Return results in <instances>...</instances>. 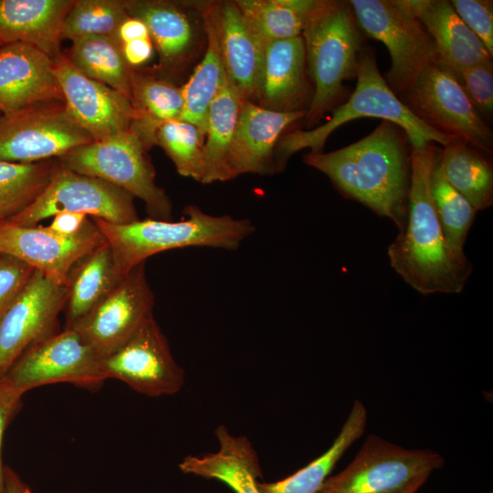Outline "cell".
<instances>
[{"label":"cell","instance_id":"6da1fadb","mask_svg":"<svg viewBox=\"0 0 493 493\" xmlns=\"http://www.w3.org/2000/svg\"><path fill=\"white\" fill-rule=\"evenodd\" d=\"M402 131L382 121L362 140L330 152H309L303 161L326 174L344 196L389 218L401 232L407 219L411 172Z\"/></svg>","mask_w":493,"mask_h":493},{"label":"cell","instance_id":"7a4b0ae2","mask_svg":"<svg viewBox=\"0 0 493 493\" xmlns=\"http://www.w3.org/2000/svg\"><path fill=\"white\" fill-rule=\"evenodd\" d=\"M437 150H412L406 224L387 249L393 270L424 295L460 293L472 272L468 258L448 248L434 205L430 176Z\"/></svg>","mask_w":493,"mask_h":493},{"label":"cell","instance_id":"3957f363","mask_svg":"<svg viewBox=\"0 0 493 493\" xmlns=\"http://www.w3.org/2000/svg\"><path fill=\"white\" fill-rule=\"evenodd\" d=\"M184 213L186 218L181 221L147 218L115 224L91 219L110 247L121 276L145 263L148 257L171 249L200 246L235 250L255 232L248 219L212 215L196 205H188Z\"/></svg>","mask_w":493,"mask_h":493},{"label":"cell","instance_id":"277c9868","mask_svg":"<svg viewBox=\"0 0 493 493\" xmlns=\"http://www.w3.org/2000/svg\"><path fill=\"white\" fill-rule=\"evenodd\" d=\"M357 83L349 100L336 108L325 123L310 130H296L278 140L274 155L275 171L282 170L288 159L303 149L321 152L329 136L340 126L363 117L394 123L405 133L413 149L432 142L446 146L451 140L417 118L397 97L381 75L374 54L362 48L358 56Z\"/></svg>","mask_w":493,"mask_h":493},{"label":"cell","instance_id":"5b68a950","mask_svg":"<svg viewBox=\"0 0 493 493\" xmlns=\"http://www.w3.org/2000/svg\"><path fill=\"white\" fill-rule=\"evenodd\" d=\"M301 37L314 83L305 116L312 125L342 96L343 82L356 77L362 37L349 1L323 0L308 18Z\"/></svg>","mask_w":493,"mask_h":493},{"label":"cell","instance_id":"8992f818","mask_svg":"<svg viewBox=\"0 0 493 493\" xmlns=\"http://www.w3.org/2000/svg\"><path fill=\"white\" fill-rule=\"evenodd\" d=\"M151 147L131 127L106 141L79 146L58 158L62 166L114 184L142 200L151 218L172 221L173 205L155 183Z\"/></svg>","mask_w":493,"mask_h":493},{"label":"cell","instance_id":"52a82bcc","mask_svg":"<svg viewBox=\"0 0 493 493\" xmlns=\"http://www.w3.org/2000/svg\"><path fill=\"white\" fill-rule=\"evenodd\" d=\"M444 465L435 451L407 449L371 434L352 461L329 476L318 493H405L420 488Z\"/></svg>","mask_w":493,"mask_h":493},{"label":"cell","instance_id":"ba28073f","mask_svg":"<svg viewBox=\"0 0 493 493\" xmlns=\"http://www.w3.org/2000/svg\"><path fill=\"white\" fill-rule=\"evenodd\" d=\"M349 2L358 26L387 47L392 65L385 80L395 94H404L427 67L440 63L431 37L400 0Z\"/></svg>","mask_w":493,"mask_h":493},{"label":"cell","instance_id":"9c48e42d","mask_svg":"<svg viewBox=\"0 0 493 493\" xmlns=\"http://www.w3.org/2000/svg\"><path fill=\"white\" fill-rule=\"evenodd\" d=\"M411 111L450 140L492 153V131L455 76L440 66L427 67L400 96Z\"/></svg>","mask_w":493,"mask_h":493},{"label":"cell","instance_id":"30bf717a","mask_svg":"<svg viewBox=\"0 0 493 493\" xmlns=\"http://www.w3.org/2000/svg\"><path fill=\"white\" fill-rule=\"evenodd\" d=\"M93 142L64 101L37 103L0 118V161L32 163L60 158Z\"/></svg>","mask_w":493,"mask_h":493},{"label":"cell","instance_id":"8fae6325","mask_svg":"<svg viewBox=\"0 0 493 493\" xmlns=\"http://www.w3.org/2000/svg\"><path fill=\"white\" fill-rule=\"evenodd\" d=\"M102 358L76 330L65 328L29 347L5 378L24 394L57 383L94 390L106 381L101 370Z\"/></svg>","mask_w":493,"mask_h":493},{"label":"cell","instance_id":"7c38bea8","mask_svg":"<svg viewBox=\"0 0 493 493\" xmlns=\"http://www.w3.org/2000/svg\"><path fill=\"white\" fill-rule=\"evenodd\" d=\"M62 212L83 213L115 224L139 220L131 194L104 180L76 173L60 163L37 199L5 223L36 226Z\"/></svg>","mask_w":493,"mask_h":493},{"label":"cell","instance_id":"4fadbf2b","mask_svg":"<svg viewBox=\"0 0 493 493\" xmlns=\"http://www.w3.org/2000/svg\"><path fill=\"white\" fill-rule=\"evenodd\" d=\"M101 370L106 380L117 379L151 397L174 394L184 383V371L153 315L102 358Z\"/></svg>","mask_w":493,"mask_h":493},{"label":"cell","instance_id":"5bb4252c","mask_svg":"<svg viewBox=\"0 0 493 493\" xmlns=\"http://www.w3.org/2000/svg\"><path fill=\"white\" fill-rule=\"evenodd\" d=\"M105 243L90 218L81 231L70 236L48 226L0 224V254L21 260L61 286H68L71 270L80 259Z\"/></svg>","mask_w":493,"mask_h":493},{"label":"cell","instance_id":"9a60e30c","mask_svg":"<svg viewBox=\"0 0 493 493\" xmlns=\"http://www.w3.org/2000/svg\"><path fill=\"white\" fill-rule=\"evenodd\" d=\"M154 295L147 281L145 263L136 266L71 329L101 356L125 341L152 314Z\"/></svg>","mask_w":493,"mask_h":493},{"label":"cell","instance_id":"2e32d148","mask_svg":"<svg viewBox=\"0 0 493 493\" xmlns=\"http://www.w3.org/2000/svg\"><path fill=\"white\" fill-rule=\"evenodd\" d=\"M67 297L68 286L34 270L0 320V380L29 347L55 333Z\"/></svg>","mask_w":493,"mask_h":493},{"label":"cell","instance_id":"e0dca14e","mask_svg":"<svg viewBox=\"0 0 493 493\" xmlns=\"http://www.w3.org/2000/svg\"><path fill=\"white\" fill-rule=\"evenodd\" d=\"M54 70L67 110L95 142L109 140L130 130L137 112L127 96L85 76L66 54L60 53L54 58Z\"/></svg>","mask_w":493,"mask_h":493},{"label":"cell","instance_id":"ac0fdd59","mask_svg":"<svg viewBox=\"0 0 493 493\" xmlns=\"http://www.w3.org/2000/svg\"><path fill=\"white\" fill-rule=\"evenodd\" d=\"M52 100L64 101L54 70V58L25 43L2 46L0 112L7 115Z\"/></svg>","mask_w":493,"mask_h":493},{"label":"cell","instance_id":"d6986e66","mask_svg":"<svg viewBox=\"0 0 493 493\" xmlns=\"http://www.w3.org/2000/svg\"><path fill=\"white\" fill-rule=\"evenodd\" d=\"M305 116L306 110H273L244 100L229 151L230 179L275 171V148L281 133Z\"/></svg>","mask_w":493,"mask_h":493},{"label":"cell","instance_id":"ffe728a7","mask_svg":"<svg viewBox=\"0 0 493 493\" xmlns=\"http://www.w3.org/2000/svg\"><path fill=\"white\" fill-rule=\"evenodd\" d=\"M400 3L422 24L435 44L439 65L456 79L465 68L491 62L492 56L449 1L400 0Z\"/></svg>","mask_w":493,"mask_h":493},{"label":"cell","instance_id":"44dd1931","mask_svg":"<svg viewBox=\"0 0 493 493\" xmlns=\"http://www.w3.org/2000/svg\"><path fill=\"white\" fill-rule=\"evenodd\" d=\"M75 0H0V45L25 43L55 58Z\"/></svg>","mask_w":493,"mask_h":493},{"label":"cell","instance_id":"7402d4cb","mask_svg":"<svg viewBox=\"0 0 493 493\" xmlns=\"http://www.w3.org/2000/svg\"><path fill=\"white\" fill-rule=\"evenodd\" d=\"M306 56L301 36L267 42L256 96L273 110L296 111L305 94Z\"/></svg>","mask_w":493,"mask_h":493},{"label":"cell","instance_id":"603a6c76","mask_svg":"<svg viewBox=\"0 0 493 493\" xmlns=\"http://www.w3.org/2000/svg\"><path fill=\"white\" fill-rule=\"evenodd\" d=\"M216 24L226 76L244 100L256 96L265 44L234 2L216 5Z\"/></svg>","mask_w":493,"mask_h":493},{"label":"cell","instance_id":"cb8c5ba5","mask_svg":"<svg viewBox=\"0 0 493 493\" xmlns=\"http://www.w3.org/2000/svg\"><path fill=\"white\" fill-rule=\"evenodd\" d=\"M219 447L214 453L188 456L179 464L184 474L216 479L235 493H259L258 456L246 436L235 435L221 425L215 429Z\"/></svg>","mask_w":493,"mask_h":493},{"label":"cell","instance_id":"d4e9b609","mask_svg":"<svg viewBox=\"0 0 493 493\" xmlns=\"http://www.w3.org/2000/svg\"><path fill=\"white\" fill-rule=\"evenodd\" d=\"M202 16L206 49L190 79L181 88L184 107L179 120L195 125L205 135L209 107L222 86L226 70L218 38L216 5H205Z\"/></svg>","mask_w":493,"mask_h":493},{"label":"cell","instance_id":"484cf974","mask_svg":"<svg viewBox=\"0 0 493 493\" xmlns=\"http://www.w3.org/2000/svg\"><path fill=\"white\" fill-rule=\"evenodd\" d=\"M243 100L226 73L208 110L202 151V184L230 180L228 156Z\"/></svg>","mask_w":493,"mask_h":493},{"label":"cell","instance_id":"4316f807","mask_svg":"<svg viewBox=\"0 0 493 493\" xmlns=\"http://www.w3.org/2000/svg\"><path fill=\"white\" fill-rule=\"evenodd\" d=\"M130 16L142 20L156 47L163 67L181 63L189 51L194 37L187 16L173 4L164 1H123Z\"/></svg>","mask_w":493,"mask_h":493},{"label":"cell","instance_id":"83f0119b","mask_svg":"<svg viewBox=\"0 0 493 493\" xmlns=\"http://www.w3.org/2000/svg\"><path fill=\"white\" fill-rule=\"evenodd\" d=\"M367 410L355 400L331 446L320 456L288 477L275 482L258 483L259 493H318L346 450L364 433Z\"/></svg>","mask_w":493,"mask_h":493},{"label":"cell","instance_id":"f1b7e54d","mask_svg":"<svg viewBox=\"0 0 493 493\" xmlns=\"http://www.w3.org/2000/svg\"><path fill=\"white\" fill-rule=\"evenodd\" d=\"M121 278L107 242L80 259L69 275L66 328L89 312Z\"/></svg>","mask_w":493,"mask_h":493},{"label":"cell","instance_id":"f546056e","mask_svg":"<svg viewBox=\"0 0 493 493\" xmlns=\"http://www.w3.org/2000/svg\"><path fill=\"white\" fill-rule=\"evenodd\" d=\"M131 101L137 112L131 128L150 147L155 144L158 127L165 121L178 120L184 107L181 88L164 79L145 75L133 68Z\"/></svg>","mask_w":493,"mask_h":493},{"label":"cell","instance_id":"4dcf8cb0","mask_svg":"<svg viewBox=\"0 0 493 493\" xmlns=\"http://www.w3.org/2000/svg\"><path fill=\"white\" fill-rule=\"evenodd\" d=\"M440 163L449 184L476 209L485 210L493 204V169L479 150L451 140L439 152Z\"/></svg>","mask_w":493,"mask_h":493},{"label":"cell","instance_id":"1f68e13d","mask_svg":"<svg viewBox=\"0 0 493 493\" xmlns=\"http://www.w3.org/2000/svg\"><path fill=\"white\" fill-rule=\"evenodd\" d=\"M85 76L103 83L131 100V68L117 37L90 36L72 41L66 55Z\"/></svg>","mask_w":493,"mask_h":493},{"label":"cell","instance_id":"d6a6232c","mask_svg":"<svg viewBox=\"0 0 493 493\" xmlns=\"http://www.w3.org/2000/svg\"><path fill=\"white\" fill-rule=\"evenodd\" d=\"M320 0L235 1L247 25L264 43L302 34Z\"/></svg>","mask_w":493,"mask_h":493},{"label":"cell","instance_id":"836d02e7","mask_svg":"<svg viewBox=\"0 0 493 493\" xmlns=\"http://www.w3.org/2000/svg\"><path fill=\"white\" fill-rule=\"evenodd\" d=\"M60 166L58 158L32 163L0 161V224L30 206Z\"/></svg>","mask_w":493,"mask_h":493},{"label":"cell","instance_id":"e575fe53","mask_svg":"<svg viewBox=\"0 0 493 493\" xmlns=\"http://www.w3.org/2000/svg\"><path fill=\"white\" fill-rule=\"evenodd\" d=\"M438 148L430 176L431 194L445 239L450 251L467 259L464 245L476 217V209L446 180Z\"/></svg>","mask_w":493,"mask_h":493},{"label":"cell","instance_id":"d590c367","mask_svg":"<svg viewBox=\"0 0 493 493\" xmlns=\"http://www.w3.org/2000/svg\"><path fill=\"white\" fill-rule=\"evenodd\" d=\"M129 16L123 1L75 0L61 27V39L90 36L117 37L120 25Z\"/></svg>","mask_w":493,"mask_h":493},{"label":"cell","instance_id":"8d00e7d4","mask_svg":"<svg viewBox=\"0 0 493 493\" xmlns=\"http://www.w3.org/2000/svg\"><path fill=\"white\" fill-rule=\"evenodd\" d=\"M205 135L194 124L181 120L162 123L155 132L160 145L174 164L178 173L200 182Z\"/></svg>","mask_w":493,"mask_h":493},{"label":"cell","instance_id":"74e56055","mask_svg":"<svg viewBox=\"0 0 493 493\" xmlns=\"http://www.w3.org/2000/svg\"><path fill=\"white\" fill-rule=\"evenodd\" d=\"M456 79L479 115H491L493 110L492 61L463 69Z\"/></svg>","mask_w":493,"mask_h":493},{"label":"cell","instance_id":"f35d334b","mask_svg":"<svg viewBox=\"0 0 493 493\" xmlns=\"http://www.w3.org/2000/svg\"><path fill=\"white\" fill-rule=\"evenodd\" d=\"M465 25L493 55V2L490 0L449 1Z\"/></svg>","mask_w":493,"mask_h":493},{"label":"cell","instance_id":"ab89813d","mask_svg":"<svg viewBox=\"0 0 493 493\" xmlns=\"http://www.w3.org/2000/svg\"><path fill=\"white\" fill-rule=\"evenodd\" d=\"M34 269L21 260L0 254V320L20 294Z\"/></svg>","mask_w":493,"mask_h":493},{"label":"cell","instance_id":"60d3db41","mask_svg":"<svg viewBox=\"0 0 493 493\" xmlns=\"http://www.w3.org/2000/svg\"><path fill=\"white\" fill-rule=\"evenodd\" d=\"M23 395L6 378L0 380V493L4 490L3 437L7 425L20 409Z\"/></svg>","mask_w":493,"mask_h":493},{"label":"cell","instance_id":"b9f144b4","mask_svg":"<svg viewBox=\"0 0 493 493\" xmlns=\"http://www.w3.org/2000/svg\"><path fill=\"white\" fill-rule=\"evenodd\" d=\"M89 220V215L83 213L62 212L53 216L48 228L62 235H75L83 229Z\"/></svg>","mask_w":493,"mask_h":493},{"label":"cell","instance_id":"7bdbcfd3","mask_svg":"<svg viewBox=\"0 0 493 493\" xmlns=\"http://www.w3.org/2000/svg\"><path fill=\"white\" fill-rule=\"evenodd\" d=\"M121 49L126 63L133 68L152 58L153 43L151 38L137 39L121 44Z\"/></svg>","mask_w":493,"mask_h":493},{"label":"cell","instance_id":"ee69618b","mask_svg":"<svg viewBox=\"0 0 493 493\" xmlns=\"http://www.w3.org/2000/svg\"><path fill=\"white\" fill-rule=\"evenodd\" d=\"M117 38L121 44L132 40L151 38L146 25L140 19L128 16L119 26Z\"/></svg>","mask_w":493,"mask_h":493},{"label":"cell","instance_id":"f6af8a7d","mask_svg":"<svg viewBox=\"0 0 493 493\" xmlns=\"http://www.w3.org/2000/svg\"><path fill=\"white\" fill-rule=\"evenodd\" d=\"M3 493H32V491L13 468L5 466Z\"/></svg>","mask_w":493,"mask_h":493},{"label":"cell","instance_id":"bcb514c9","mask_svg":"<svg viewBox=\"0 0 493 493\" xmlns=\"http://www.w3.org/2000/svg\"><path fill=\"white\" fill-rule=\"evenodd\" d=\"M418 489H419L418 488H414L408 490V491L405 492V493H416V491H417Z\"/></svg>","mask_w":493,"mask_h":493},{"label":"cell","instance_id":"7dc6e473","mask_svg":"<svg viewBox=\"0 0 493 493\" xmlns=\"http://www.w3.org/2000/svg\"><path fill=\"white\" fill-rule=\"evenodd\" d=\"M486 493H493L492 491H488V492H486Z\"/></svg>","mask_w":493,"mask_h":493},{"label":"cell","instance_id":"c3c4849f","mask_svg":"<svg viewBox=\"0 0 493 493\" xmlns=\"http://www.w3.org/2000/svg\"><path fill=\"white\" fill-rule=\"evenodd\" d=\"M2 115H3V114H2V113H0V118H1V116H2Z\"/></svg>","mask_w":493,"mask_h":493},{"label":"cell","instance_id":"681fc988","mask_svg":"<svg viewBox=\"0 0 493 493\" xmlns=\"http://www.w3.org/2000/svg\"><path fill=\"white\" fill-rule=\"evenodd\" d=\"M2 47V46L0 45V47Z\"/></svg>","mask_w":493,"mask_h":493},{"label":"cell","instance_id":"f907efd6","mask_svg":"<svg viewBox=\"0 0 493 493\" xmlns=\"http://www.w3.org/2000/svg\"><path fill=\"white\" fill-rule=\"evenodd\" d=\"M1 113V112H0Z\"/></svg>","mask_w":493,"mask_h":493}]
</instances>
